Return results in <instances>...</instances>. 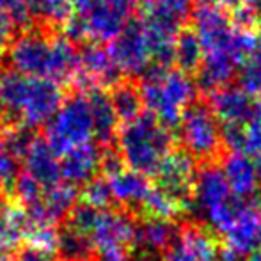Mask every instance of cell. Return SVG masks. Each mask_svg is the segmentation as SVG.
<instances>
[{
	"label": "cell",
	"instance_id": "obj_1",
	"mask_svg": "<svg viewBox=\"0 0 261 261\" xmlns=\"http://www.w3.org/2000/svg\"><path fill=\"white\" fill-rule=\"evenodd\" d=\"M64 89L50 79L27 76L14 69L0 71V130L46 126L64 103Z\"/></svg>",
	"mask_w": 261,
	"mask_h": 261
},
{
	"label": "cell",
	"instance_id": "obj_2",
	"mask_svg": "<svg viewBox=\"0 0 261 261\" xmlns=\"http://www.w3.org/2000/svg\"><path fill=\"white\" fill-rule=\"evenodd\" d=\"M11 69L27 76L50 79L71 86L79 68L76 45L64 34L45 27L23 31L7 50Z\"/></svg>",
	"mask_w": 261,
	"mask_h": 261
},
{
	"label": "cell",
	"instance_id": "obj_3",
	"mask_svg": "<svg viewBox=\"0 0 261 261\" xmlns=\"http://www.w3.org/2000/svg\"><path fill=\"white\" fill-rule=\"evenodd\" d=\"M142 100L146 110L153 112L165 128L176 135L181 121V114L194 100L201 96L194 76L179 69L162 68L149 64L139 76Z\"/></svg>",
	"mask_w": 261,
	"mask_h": 261
},
{
	"label": "cell",
	"instance_id": "obj_4",
	"mask_svg": "<svg viewBox=\"0 0 261 261\" xmlns=\"http://www.w3.org/2000/svg\"><path fill=\"white\" fill-rule=\"evenodd\" d=\"M174 146L176 135L149 110H144L130 123L121 124L116 137V148L124 165L146 176H155L162 160Z\"/></svg>",
	"mask_w": 261,
	"mask_h": 261
},
{
	"label": "cell",
	"instance_id": "obj_5",
	"mask_svg": "<svg viewBox=\"0 0 261 261\" xmlns=\"http://www.w3.org/2000/svg\"><path fill=\"white\" fill-rule=\"evenodd\" d=\"M176 142L181 146L197 165L220 164L226 155L219 119L213 114L206 96H199L187 107L176 130Z\"/></svg>",
	"mask_w": 261,
	"mask_h": 261
},
{
	"label": "cell",
	"instance_id": "obj_6",
	"mask_svg": "<svg viewBox=\"0 0 261 261\" xmlns=\"http://www.w3.org/2000/svg\"><path fill=\"white\" fill-rule=\"evenodd\" d=\"M93 137V116L84 93H75L66 98L45 128V141L59 158L76 146L91 142Z\"/></svg>",
	"mask_w": 261,
	"mask_h": 261
},
{
	"label": "cell",
	"instance_id": "obj_7",
	"mask_svg": "<svg viewBox=\"0 0 261 261\" xmlns=\"http://www.w3.org/2000/svg\"><path fill=\"white\" fill-rule=\"evenodd\" d=\"M197 164L181 146H174L155 172V187L171 197L185 215L192 213Z\"/></svg>",
	"mask_w": 261,
	"mask_h": 261
},
{
	"label": "cell",
	"instance_id": "obj_8",
	"mask_svg": "<svg viewBox=\"0 0 261 261\" xmlns=\"http://www.w3.org/2000/svg\"><path fill=\"white\" fill-rule=\"evenodd\" d=\"M135 227L137 219L130 212L112 206L100 212L89 238L98 256H135Z\"/></svg>",
	"mask_w": 261,
	"mask_h": 261
},
{
	"label": "cell",
	"instance_id": "obj_9",
	"mask_svg": "<svg viewBox=\"0 0 261 261\" xmlns=\"http://www.w3.org/2000/svg\"><path fill=\"white\" fill-rule=\"evenodd\" d=\"M189 25L199 36L204 54L229 52L234 36L231 13L220 4L194 0L189 13Z\"/></svg>",
	"mask_w": 261,
	"mask_h": 261
},
{
	"label": "cell",
	"instance_id": "obj_10",
	"mask_svg": "<svg viewBox=\"0 0 261 261\" xmlns=\"http://www.w3.org/2000/svg\"><path fill=\"white\" fill-rule=\"evenodd\" d=\"M222 238L208 224L196 219L179 222L178 238L162 261H217Z\"/></svg>",
	"mask_w": 261,
	"mask_h": 261
},
{
	"label": "cell",
	"instance_id": "obj_11",
	"mask_svg": "<svg viewBox=\"0 0 261 261\" xmlns=\"http://www.w3.org/2000/svg\"><path fill=\"white\" fill-rule=\"evenodd\" d=\"M110 57L124 76L139 79L151 64V50L141 18L132 16L110 43Z\"/></svg>",
	"mask_w": 261,
	"mask_h": 261
},
{
	"label": "cell",
	"instance_id": "obj_12",
	"mask_svg": "<svg viewBox=\"0 0 261 261\" xmlns=\"http://www.w3.org/2000/svg\"><path fill=\"white\" fill-rule=\"evenodd\" d=\"M121 79H124V75L112 61L103 43L86 41L80 45L79 68L73 76L71 87H75L79 93H86L93 87L110 89Z\"/></svg>",
	"mask_w": 261,
	"mask_h": 261
},
{
	"label": "cell",
	"instance_id": "obj_13",
	"mask_svg": "<svg viewBox=\"0 0 261 261\" xmlns=\"http://www.w3.org/2000/svg\"><path fill=\"white\" fill-rule=\"evenodd\" d=\"M233 197L227 179L224 176V171L220 164H203L197 165L196 176V192H194V206L192 212H197L196 215L203 222L204 219L219 206Z\"/></svg>",
	"mask_w": 261,
	"mask_h": 261
},
{
	"label": "cell",
	"instance_id": "obj_14",
	"mask_svg": "<svg viewBox=\"0 0 261 261\" xmlns=\"http://www.w3.org/2000/svg\"><path fill=\"white\" fill-rule=\"evenodd\" d=\"M179 222L156 219V217H137L135 227V254H148L164 258L178 238Z\"/></svg>",
	"mask_w": 261,
	"mask_h": 261
},
{
	"label": "cell",
	"instance_id": "obj_15",
	"mask_svg": "<svg viewBox=\"0 0 261 261\" xmlns=\"http://www.w3.org/2000/svg\"><path fill=\"white\" fill-rule=\"evenodd\" d=\"M101 174V148L96 142H86L61 156V178L69 185L82 189Z\"/></svg>",
	"mask_w": 261,
	"mask_h": 261
},
{
	"label": "cell",
	"instance_id": "obj_16",
	"mask_svg": "<svg viewBox=\"0 0 261 261\" xmlns=\"http://www.w3.org/2000/svg\"><path fill=\"white\" fill-rule=\"evenodd\" d=\"M210 107L217 119L222 123H244L247 124L258 114V103L254 98L249 96L245 91H242L238 86L220 87L215 93L206 96Z\"/></svg>",
	"mask_w": 261,
	"mask_h": 261
},
{
	"label": "cell",
	"instance_id": "obj_17",
	"mask_svg": "<svg viewBox=\"0 0 261 261\" xmlns=\"http://www.w3.org/2000/svg\"><path fill=\"white\" fill-rule=\"evenodd\" d=\"M259 234L261 210L258 206V201L252 199L245 204V208L242 210V213L233 222V226L222 234V244L237 254L247 258L259 245Z\"/></svg>",
	"mask_w": 261,
	"mask_h": 261
},
{
	"label": "cell",
	"instance_id": "obj_18",
	"mask_svg": "<svg viewBox=\"0 0 261 261\" xmlns=\"http://www.w3.org/2000/svg\"><path fill=\"white\" fill-rule=\"evenodd\" d=\"M107 179L110 183L116 206L126 210L134 217H137L144 201L148 199L149 192L153 190V183L149 181L148 176L126 167Z\"/></svg>",
	"mask_w": 261,
	"mask_h": 261
},
{
	"label": "cell",
	"instance_id": "obj_19",
	"mask_svg": "<svg viewBox=\"0 0 261 261\" xmlns=\"http://www.w3.org/2000/svg\"><path fill=\"white\" fill-rule=\"evenodd\" d=\"M220 167H222L233 196L245 201H252L258 197V194L261 192V185L258 174H256L252 156L244 155V153L227 151L220 160Z\"/></svg>",
	"mask_w": 261,
	"mask_h": 261
},
{
	"label": "cell",
	"instance_id": "obj_20",
	"mask_svg": "<svg viewBox=\"0 0 261 261\" xmlns=\"http://www.w3.org/2000/svg\"><path fill=\"white\" fill-rule=\"evenodd\" d=\"M238 62L229 52H208L204 54L203 64L194 75L197 91L201 96L215 93L220 87H226L237 79Z\"/></svg>",
	"mask_w": 261,
	"mask_h": 261
},
{
	"label": "cell",
	"instance_id": "obj_21",
	"mask_svg": "<svg viewBox=\"0 0 261 261\" xmlns=\"http://www.w3.org/2000/svg\"><path fill=\"white\" fill-rule=\"evenodd\" d=\"M23 171L31 176L32 179L39 183L43 189H52L57 183L62 181L61 178V160L55 153L50 149L48 142L45 137L38 135L34 142L31 144L29 151L25 153L23 160Z\"/></svg>",
	"mask_w": 261,
	"mask_h": 261
},
{
	"label": "cell",
	"instance_id": "obj_22",
	"mask_svg": "<svg viewBox=\"0 0 261 261\" xmlns=\"http://www.w3.org/2000/svg\"><path fill=\"white\" fill-rule=\"evenodd\" d=\"M84 94L87 96V101H89L91 107L96 144L100 148L116 146L119 121H117L116 110H114L112 101H110V94L107 93V89H101V87H93Z\"/></svg>",
	"mask_w": 261,
	"mask_h": 261
},
{
	"label": "cell",
	"instance_id": "obj_23",
	"mask_svg": "<svg viewBox=\"0 0 261 261\" xmlns=\"http://www.w3.org/2000/svg\"><path fill=\"white\" fill-rule=\"evenodd\" d=\"M80 16L86 21L89 41H98V43L112 41L123 31L126 21L130 20L121 11L114 9L112 6L101 2V0H94L93 6L84 14H80Z\"/></svg>",
	"mask_w": 261,
	"mask_h": 261
},
{
	"label": "cell",
	"instance_id": "obj_24",
	"mask_svg": "<svg viewBox=\"0 0 261 261\" xmlns=\"http://www.w3.org/2000/svg\"><path fill=\"white\" fill-rule=\"evenodd\" d=\"M109 94L119 124L130 123V121L137 119L146 110L141 86H139V79L124 76V79H121L119 82L110 87Z\"/></svg>",
	"mask_w": 261,
	"mask_h": 261
},
{
	"label": "cell",
	"instance_id": "obj_25",
	"mask_svg": "<svg viewBox=\"0 0 261 261\" xmlns=\"http://www.w3.org/2000/svg\"><path fill=\"white\" fill-rule=\"evenodd\" d=\"M204 59V50L199 41V36L196 34L192 27L187 21L178 32L174 41V64L176 69L189 76H194L197 69L201 68Z\"/></svg>",
	"mask_w": 261,
	"mask_h": 261
},
{
	"label": "cell",
	"instance_id": "obj_26",
	"mask_svg": "<svg viewBox=\"0 0 261 261\" xmlns=\"http://www.w3.org/2000/svg\"><path fill=\"white\" fill-rule=\"evenodd\" d=\"M55 261H100V256L91 238L61 224L57 231Z\"/></svg>",
	"mask_w": 261,
	"mask_h": 261
},
{
	"label": "cell",
	"instance_id": "obj_27",
	"mask_svg": "<svg viewBox=\"0 0 261 261\" xmlns=\"http://www.w3.org/2000/svg\"><path fill=\"white\" fill-rule=\"evenodd\" d=\"M79 194L80 189L69 185L66 181L57 183L52 189H46L43 194V206L48 213L50 220L55 226H61L62 220L69 213V210L79 203Z\"/></svg>",
	"mask_w": 261,
	"mask_h": 261
},
{
	"label": "cell",
	"instance_id": "obj_28",
	"mask_svg": "<svg viewBox=\"0 0 261 261\" xmlns=\"http://www.w3.org/2000/svg\"><path fill=\"white\" fill-rule=\"evenodd\" d=\"M234 80L249 96L261 98V43L238 64Z\"/></svg>",
	"mask_w": 261,
	"mask_h": 261
},
{
	"label": "cell",
	"instance_id": "obj_29",
	"mask_svg": "<svg viewBox=\"0 0 261 261\" xmlns=\"http://www.w3.org/2000/svg\"><path fill=\"white\" fill-rule=\"evenodd\" d=\"M36 21H39V27L45 29H62V25L73 16V7L69 0H36L34 4Z\"/></svg>",
	"mask_w": 261,
	"mask_h": 261
},
{
	"label": "cell",
	"instance_id": "obj_30",
	"mask_svg": "<svg viewBox=\"0 0 261 261\" xmlns=\"http://www.w3.org/2000/svg\"><path fill=\"white\" fill-rule=\"evenodd\" d=\"M79 201H82V203L89 204V206H94L98 210H107V208L116 206L114 197H112V190H110V183L103 174L96 176V178L91 179L89 183H86V185L80 189Z\"/></svg>",
	"mask_w": 261,
	"mask_h": 261
},
{
	"label": "cell",
	"instance_id": "obj_31",
	"mask_svg": "<svg viewBox=\"0 0 261 261\" xmlns=\"http://www.w3.org/2000/svg\"><path fill=\"white\" fill-rule=\"evenodd\" d=\"M20 162L6 149L0 137V192L11 196L16 178L20 176Z\"/></svg>",
	"mask_w": 261,
	"mask_h": 261
},
{
	"label": "cell",
	"instance_id": "obj_32",
	"mask_svg": "<svg viewBox=\"0 0 261 261\" xmlns=\"http://www.w3.org/2000/svg\"><path fill=\"white\" fill-rule=\"evenodd\" d=\"M244 155L249 156H259L261 155V112L258 109V114L252 121L245 124V148Z\"/></svg>",
	"mask_w": 261,
	"mask_h": 261
},
{
	"label": "cell",
	"instance_id": "obj_33",
	"mask_svg": "<svg viewBox=\"0 0 261 261\" xmlns=\"http://www.w3.org/2000/svg\"><path fill=\"white\" fill-rule=\"evenodd\" d=\"M13 261H55V256L50 252L31 245L29 242H21L13 252Z\"/></svg>",
	"mask_w": 261,
	"mask_h": 261
},
{
	"label": "cell",
	"instance_id": "obj_34",
	"mask_svg": "<svg viewBox=\"0 0 261 261\" xmlns=\"http://www.w3.org/2000/svg\"><path fill=\"white\" fill-rule=\"evenodd\" d=\"M14 32H16V25L11 20L9 13L0 7V55L9 50L11 43L14 41Z\"/></svg>",
	"mask_w": 261,
	"mask_h": 261
},
{
	"label": "cell",
	"instance_id": "obj_35",
	"mask_svg": "<svg viewBox=\"0 0 261 261\" xmlns=\"http://www.w3.org/2000/svg\"><path fill=\"white\" fill-rule=\"evenodd\" d=\"M101 2L109 4V6H112L114 9L121 11L124 16L132 18L135 14V11L139 9V4H141V0H101Z\"/></svg>",
	"mask_w": 261,
	"mask_h": 261
},
{
	"label": "cell",
	"instance_id": "obj_36",
	"mask_svg": "<svg viewBox=\"0 0 261 261\" xmlns=\"http://www.w3.org/2000/svg\"><path fill=\"white\" fill-rule=\"evenodd\" d=\"M93 2L94 0H69L73 11H75L76 14H84L91 6H93Z\"/></svg>",
	"mask_w": 261,
	"mask_h": 261
},
{
	"label": "cell",
	"instance_id": "obj_37",
	"mask_svg": "<svg viewBox=\"0 0 261 261\" xmlns=\"http://www.w3.org/2000/svg\"><path fill=\"white\" fill-rule=\"evenodd\" d=\"M245 0H219V4L220 6H224L226 9H234V7H238V6H242Z\"/></svg>",
	"mask_w": 261,
	"mask_h": 261
},
{
	"label": "cell",
	"instance_id": "obj_38",
	"mask_svg": "<svg viewBox=\"0 0 261 261\" xmlns=\"http://www.w3.org/2000/svg\"><path fill=\"white\" fill-rule=\"evenodd\" d=\"M132 261H162L160 258H156V256H148V254H137L134 256V259Z\"/></svg>",
	"mask_w": 261,
	"mask_h": 261
},
{
	"label": "cell",
	"instance_id": "obj_39",
	"mask_svg": "<svg viewBox=\"0 0 261 261\" xmlns=\"http://www.w3.org/2000/svg\"><path fill=\"white\" fill-rule=\"evenodd\" d=\"M254 167H256V174H258V179H259V185H261V155L259 156H254Z\"/></svg>",
	"mask_w": 261,
	"mask_h": 261
},
{
	"label": "cell",
	"instance_id": "obj_40",
	"mask_svg": "<svg viewBox=\"0 0 261 261\" xmlns=\"http://www.w3.org/2000/svg\"><path fill=\"white\" fill-rule=\"evenodd\" d=\"M245 261H261V251H254L245 258Z\"/></svg>",
	"mask_w": 261,
	"mask_h": 261
},
{
	"label": "cell",
	"instance_id": "obj_41",
	"mask_svg": "<svg viewBox=\"0 0 261 261\" xmlns=\"http://www.w3.org/2000/svg\"><path fill=\"white\" fill-rule=\"evenodd\" d=\"M0 261H13V254L6 251H0Z\"/></svg>",
	"mask_w": 261,
	"mask_h": 261
},
{
	"label": "cell",
	"instance_id": "obj_42",
	"mask_svg": "<svg viewBox=\"0 0 261 261\" xmlns=\"http://www.w3.org/2000/svg\"><path fill=\"white\" fill-rule=\"evenodd\" d=\"M9 4H11V0H0V7L6 11H7V7H9Z\"/></svg>",
	"mask_w": 261,
	"mask_h": 261
},
{
	"label": "cell",
	"instance_id": "obj_43",
	"mask_svg": "<svg viewBox=\"0 0 261 261\" xmlns=\"http://www.w3.org/2000/svg\"><path fill=\"white\" fill-rule=\"evenodd\" d=\"M256 201H258V206H259V210H261V192L258 194V197H256Z\"/></svg>",
	"mask_w": 261,
	"mask_h": 261
},
{
	"label": "cell",
	"instance_id": "obj_44",
	"mask_svg": "<svg viewBox=\"0 0 261 261\" xmlns=\"http://www.w3.org/2000/svg\"><path fill=\"white\" fill-rule=\"evenodd\" d=\"M258 109H259V112H261V103H258Z\"/></svg>",
	"mask_w": 261,
	"mask_h": 261
},
{
	"label": "cell",
	"instance_id": "obj_45",
	"mask_svg": "<svg viewBox=\"0 0 261 261\" xmlns=\"http://www.w3.org/2000/svg\"><path fill=\"white\" fill-rule=\"evenodd\" d=\"M259 247H261V234H259Z\"/></svg>",
	"mask_w": 261,
	"mask_h": 261
}]
</instances>
